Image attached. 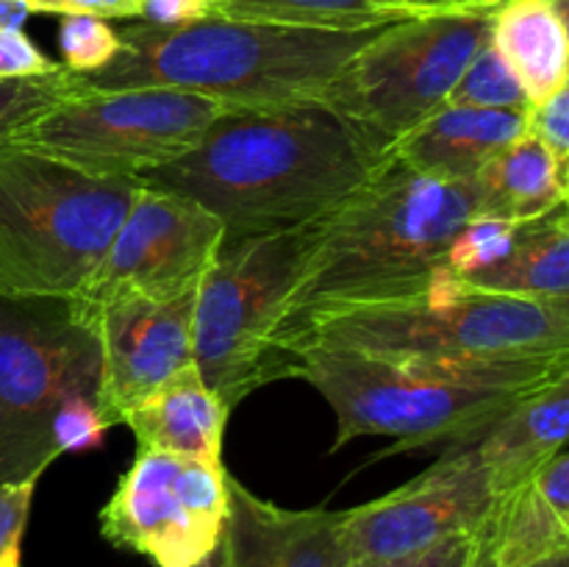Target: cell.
<instances>
[{"label":"cell","mask_w":569,"mask_h":567,"mask_svg":"<svg viewBox=\"0 0 569 567\" xmlns=\"http://www.w3.org/2000/svg\"><path fill=\"white\" fill-rule=\"evenodd\" d=\"M228 567H350L342 511L283 509L228 472Z\"/></svg>","instance_id":"obj_15"},{"label":"cell","mask_w":569,"mask_h":567,"mask_svg":"<svg viewBox=\"0 0 569 567\" xmlns=\"http://www.w3.org/2000/svg\"><path fill=\"white\" fill-rule=\"evenodd\" d=\"M56 67L59 61L48 59L22 31H0V78H33Z\"/></svg>","instance_id":"obj_30"},{"label":"cell","mask_w":569,"mask_h":567,"mask_svg":"<svg viewBox=\"0 0 569 567\" xmlns=\"http://www.w3.org/2000/svg\"><path fill=\"white\" fill-rule=\"evenodd\" d=\"M326 220L322 215L306 226L222 245L200 281L192 322L194 367L231 411L253 389L276 381L270 339Z\"/></svg>","instance_id":"obj_8"},{"label":"cell","mask_w":569,"mask_h":567,"mask_svg":"<svg viewBox=\"0 0 569 567\" xmlns=\"http://www.w3.org/2000/svg\"><path fill=\"white\" fill-rule=\"evenodd\" d=\"M226 111L217 100L181 89H87L53 106L11 145L53 156L87 176L139 181L189 153Z\"/></svg>","instance_id":"obj_9"},{"label":"cell","mask_w":569,"mask_h":567,"mask_svg":"<svg viewBox=\"0 0 569 567\" xmlns=\"http://www.w3.org/2000/svg\"><path fill=\"white\" fill-rule=\"evenodd\" d=\"M533 567H569V556H556V559L539 561V565H533Z\"/></svg>","instance_id":"obj_35"},{"label":"cell","mask_w":569,"mask_h":567,"mask_svg":"<svg viewBox=\"0 0 569 567\" xmlns=\"http://www.w3.org/2000/svg\"><path fill=\"white\" fill-rule=\"evenodd\" d=\"M478 292L533 300H569V211L559 206L550 215L517 226V237L500 261L465 278Z\"/></svg>","instance_id":"obj_21"},{"label":"cell","mask_w":569,"mask_h":567,"mask_svg":"<svg viewBox=\"0 0 569 567\" xmlns=\"http://www.w3.org/2000/svg\"><path fill=\"white\" fill-rule=\"evenodd\" d=\"M492 487L476 442L456 445L403 487L342 511L350 561L392 559L433 543L476 534L492 509Z\"/></svg>","instance_id":"obj_13"},{"label":"cell","mask_w":569,"mask_h":567,"mask_svg":"<svg viewBox=\"0 0 569 567\" xmlns=\"http://www.w3.org/2000/svg\"><path fill=\"white\" fill-rule=\"evenodd\" d=\"M39 478L0 484V567H20V545Z\"/></svg>","instance_id":"obj_26"},{"label":"cell","mask_w":569,"mask_h":567,"mask_svg":"<svg viewBox=\"0 0 569 567\" xmlns=\"http://www.w3.org/2000/svg\"><path fill=\"white\" fill-rule=\"evenodd\" d=\"M283 372L309 381L337 415L333 450L392 437V450L472 445L526 395L569 376V354L526 359H389L359 350H289Z\"/></svg>","instance_id":"obj_3"},{"label":"cell","mask_w":569,"mask_h":567,"mask_svg":"<svg viewBox=\"0 0 569 567\" xmlns=\"http://www.w3.org/2000/svg\"><path fill=\"white\" fill-rule=\"evenodd\" d=\"M309 345L437 361L569 354V300L478 292L442 272L411 298L322 317L283 356Z\"/></svg>","instance_id":"obj_6"},{"label":"cell","mask_w":569,"mask_h":567,"mask_svg":"<svg viewBox=\"0 0 569 567\" xmlns=\"http://www.w3.org/2000/svg\"><path fill=\"white\" fill-rule=\"evenodd\" d=\"M378 9L398 20L409 17H465V14H495L500 6L511 0H376Z\"/></svg>","instance_id":"obj_29"},{"label":"cell","mask_w":569,"mask_h":567,"mask_svg":"<svg viewBox=\"0 0 569 567\" xmlns=\"http://www.w3.org/2000/svg\"><path fill=\"white\" fill-rule=\"evenodd\" d=\"M209 3L211 17L326 28V31H356V28L398 22V17L378 9L376 0H209Z\"/></svg>","instance_id":"obj_22"},{"label":"cell","mask_w":569,"mask_h":567,"mask_svg":"<svg viewBox=\"0 0 569 567\" xmlns=\"http://www.w3.org/2000/svg\"><path fill=\"white\" fill-rule=\"evenodd\" d=\"M569 376L511 406L476 442L492 495L520 487L567 445Z\"/></svg>","instance_id":"obj_18"},{"label":"cell","mask_w":569,"mask_h":567,"mask_svg":"<svg viewBox=\"0 0 569 567\" xmlns=\"http://www.w3.org/2000/svg\"><path fill=\"white\" fill-rule=\"evenodd\" d=\"M392 26V22H387ZM387 26L326 31L206 17L181 28L128 22L120 53L81 76L89 92L161 87L203 94L228 111L311 103Z\"/></svg>","instance_id":"obj_4"},{"label":"cell","mask_w":569,"mask_h":567,"mask_svg":"<svg viewBox=\"0 0 569 567\" xmlns=\"http://www.w3.org/2000/svg\"><path fill=\"white\" fill-rule=\"evenodd\" d=\"M472 195L476 217L537 220L567 206V161L526 131L476 172Z\"/></svg>","instance_id":"obj_19"},{"label":"cell","mask_w":569,"mask_h":567,"mask_svg":"<svg viewBox=\"0 0 569 567\" xmlns=\"http://www.w3.org/2000/svg\"><path fill=\"white\" fill-rule=\"evenodd\" d=\"M39 14H83L100 20H139L142 0H26Z\"/></svg>","instance_id":"obj_31"},{"label":"cell","mask_w":569,"mask_h":567,"mask_svg":"<svg viewBox=\"0 0 569 567\" xmlns=\"http://www.w3.org/2000/svg\"><path fill=\"white\" fill-rule=\"evenodd\" d=\"M226 242L220 217L194 200L139 183L103 259L76 298L176 300L198 292Z\"/></svg>","instance_id":"obj_12"},{"label":"cell","mask_w":569,"mask_h":567,"mask_svg":"<svg viewBox=\"0 0 569 567\" xmlns=\"http://www.w3.org/2000/svg\"><path fill=\"white\" fill-rule=\"evenodd\" d=\"M445 106H470V109H500V111H528L526 89L515 76L503 56L492 42L483 44L470 64L465 67L456 87L450 89Z\"/></svg>","instance_id":"obj_24"},{"label":"cell","mask_w":569,"mask_h":567,"mask_svg":"<svg viewBox=\"0 0 569 567\" xmlns=\"http://www.w3.org/2000/svg\"><path fill=\"white\" fill-rule=\"evenodd\" d=\"M139 181L94 178L26 145L0 148V292L76 298Z\"/></svg>","instance_id":"obj_7"},{"label":"cell","mask_w":569,"mask_h":567,"mask_svg":"<svg viewBox=\"0 0 569 567\" xmlns=\"http://www.w3.org/2000/svg\"><path fill=\"white\" fill-rule=\"evenodd\" d=\"M528 131V111L445 106L392 145L415 172L437 181H472L495 153Z\"/></svg>","instance_id":"obj_16"},{"label":"cell","mask_w":569,"mask_h":567,"mask_svg":"<svg viewBox=\"0 0 569 567\" xmlns=\"http://www.w3.org/2000/svg\"><path fill=\"white\" fill-rule=\"evenodd\" d=\"M194 295L120 298L98 309L100 415L109 428L122 426L139 400L194 361Z\"/></svg>","instance_id":"obj_14"},{"label":"cell","mask_w":569,"mask_h":567,"mask_svg":"<svg viewBox=\"0 0 569 567\" xmlns=\"http://www.w3.org/2000/svg\"><path fill=\"white\" fill-rule=\"evenodd\" d=\"M472 217V181H437L389 153L365 187L328 215L270 339L272 376L283 378V350L322 317L431 287L445 272L450 242Z\"/></svg>","instance_id":"obj_2"},{"label":"cell","mask_w":569,"mask_h":567,"mask_svg":"<svg viewBox=\"0 0 569 567\" xmlns=\"http://www.w3.org/2000/svg\"><path fill=\"white\" fill-rule=\"evenodd\" d=\"M87 92L81 76L64 64L33 78H0V148L14 142L17 133L48 115L53 106Z\"/></svg>","instance_id":"obj_23"},{"label":"cell","mask_w":569,"mask_h":567,"mask_svg":"<svg viewBox=\"0 0 569 567\" xmlns=\"http://www.w3.org/2000/svg\"><path fill=\"white\" fill-rule=\"evenodd\" d=\"M489 28L492 14L392 22L350 59L320 100L392 148L445 109L465 67L489 42Z\"/></svg>","instance_id":"obj_10"},{"label":"cell","mask_w":569,"mask_h":567,"mask_svg":"<svg viewBox=\"0 0 569 567\" xmlns=\"http://www.w3.org/2000/svg\"><path fill=\"white\" fill-rule=\"evenodd\" d=\"M192 567H228V548H226V534H222L220 543L214 545V550H209V554L203 556V559L198 561V565Z\"/></svg>","instance_id":"obj_34"},{"label":"cell","mask_w":569,"mask_h":567,"mask_svg":"<svg viewBox=\"0 0 569 567\" xmlns=\"http://www.w3.org/2000/svg\"><path fill=\"white\" fill-rule=\"evenodd\" d=\"M489 42L515 70L531 106L567 87V0H511L492 14Z\"/></svg>","instance_id":"obj_20"},{"label":"cell","mask_w":569,"mask_h":567,"mask_svg":"<svg viewBox=\"0 0 569 567\" xmlns=\"http://www.w3.org/2000/svg\"><path fill=\"white\" fill-rule=\"evenodd\" d=\"M228 415L231 409L206 387L192 361L139 400L122 426L131 428L137 437V450L222 465Z\"/></svg>","instance_id":"obj_17"},{"label":"cell","mask_w":569,"mask_h":567,"mask_svg":"<svg viewBox=\"0 0 569 567\" xmlns=\"http://www.w3.org/2000/svg\"><path fill=\"white\" fill-rule=\"evenodd\" d=\"M31 17L26 0H0V31H22Z\"/></svg>","instance_id":"obj_33"},{"label":"cell","mask_w":569,"mask_h":567,"mask_svg":"<svg viewBox=\"0 0 569 567\" xmlns=\"http://www.w3.org/2000/svg\"><path fill=\"white\" fill-rule=\"evenodd\" d=\"M528 133L553 150L556 159L569 161V87L528 109Z\"/></svg>","instance_id":"obj_28"},{"label":"cell","mask_w":569,"mask_h":567,"mask_svg":"<svg viewBox=\"0 0 569 567\" xmlns=\"http://www.w3.org/2000/svg\"><path fill=\"white\" fill-rule=\"evenodd\" d=\"M228 470L172 454L137 450L100 509V534L156 567H192L226 534Z\"/></svg>","instance_id":"obj_11"},{"label":"cell","mask_w":569,"mask_h":567,"mask_svg":"<svg viewBox=\"0 0 569 567\" xmlns=\"http://www.w3.org/2000/svg\"><path fill=\"white\" fill-rule=\"evenodd\" d=\"M476 548V534H456V537L428 545V548L415 550V554L392 556V559L350 561V567H472Z\"/></svg>","instance_id":"obj_27"},{"label":"cell","mask_w":569,"mask_h":567,"mask_svg":"<svg viewBox=\"0 0 569 567\" xmlns=\"http://www.w3.org/2000/svg\"><path fill=\"white\" fill-rule=\"evenodd\" d=\"M59 50L67 70L89 76L120 53V33L100 17L67 14L59 22Z\"/></svg>","instance_id":"obj_25"},{"label":"cell","mask_w":569,"mask_h":567,"mask_svg":"<svg viewBox=\"0 0 569 567\" xmlns=\"http://www.w3.org/2000/svg\"><path fill=\"white\" fill-rule=\"evenodd\" d=\"M211 17L209 0H142L139 22L156 28H181Z\"/></svg>","instance_id":"obj_32"},{"label":"cell","mask_w":569,"mask_h":567,"mask_svg":"<svg viewBox=\"0 0 569 567\" xmlns=\"http://www.w3.org/2000/svg\"><path fill=\"white\" fill-rule=\"evenodd\" d=\"M106 431L98 309L0 292V484L39 478L59 456L98 448Z\"/></svg>","instance_id":"obj_5"},{"label":"cell","mask_w":569,"mask_h":567,"mask_svg":"<svg viewBox=\"0 0 569 567\" xmlns=\"http://www.w3.org/2000/svg\"><path fill=\"white\" fill-rule=\"evenodd\" d=\"M392 153L322 100L226 111L181 159L139 178L220 217L226 242L306 226L345 203Z\"/></svg>","instance_id":"obj_1"}]
</instances>
